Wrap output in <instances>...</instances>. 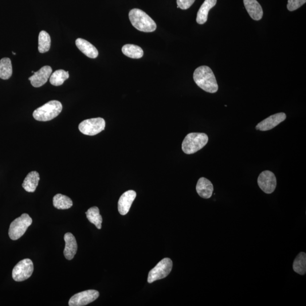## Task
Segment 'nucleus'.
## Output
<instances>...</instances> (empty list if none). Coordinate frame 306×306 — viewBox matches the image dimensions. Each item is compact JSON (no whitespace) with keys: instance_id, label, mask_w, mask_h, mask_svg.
I'll list each match as a JSON object with an SVG mask.
<instances>
[{"instance_id":"ddd939ff","label":"nucleus","mask_w":306,"mask_h":306,"mask_svg":"<svg viewBox=\"0 0 306 306\" xmlns=\"http://www.w3.org/2000/svg\"><path fill=\"white\" fill-rule=\"evenodd\" d=\"M135 191L129 190L121 196L118 202V211L121 215H126L136 198Z\"/></svg>"},{"instance_id":"dca6fc26","label":"nucleus","mask_w":306,"mask_h":306,"mask_svg":"<svg viewBox=\"0 0 306 306\" xmlns=\"http://www.w3.org/2000/svg\"><path fill=\"white\" fill-rule=\"evenodd\" d=\"M250 16L255 21H259L263 16V10L257 0H243Z\"/></svg>"},{"instance_id":"4be33fe9","label":"nucleus","mask_w":306,"mask_h":306,"mask_svg":"<svg viewBox=\"0 0 306 306\" xmlns=\"http://www.w3.org/2000/svg\"><path fill=\"white\" fill-rule=\"evenodd\" d=\"M124 55L132 58H140L144 55V51L140 47L135 45H125L123 47Z\"/></svg>"},{"instance_id":"412c9836","label":"nucleus","mask_w":306,"mask_h":306,"mask_svg":"<svg viewBox=\"0 0 306 306\" xmlns=\"http://www.w3.org/2000/svg\"><path fill=\"white\" fill-rule=\"evenodd\" d=\"M88 220L97 227L98 229H101L103 221L100 209L97 206L90 207L85 213Z\"/></svg>"},{"instance_id":"0eeeda50","label":"nucleus","mask_w":306,"mask_h":306,"mask_svg":"<svg viewBox=\"0 0 306 306\" xmlns=\"http://www.w3.org/2000/svg\"><path fill=\"white\" fill-rule=\"evenodd\" d=\"M105 120L101 117L84 120L79 124L78 128L84 135L95 136L103 131L105 128Z\"/></svg>"},{"instance_id":"7ed1b4c3","label":"nucleus","mask_w":306,"mask_h":306,"mask_svg":"<svg viewBox=\"0 0 306 306\" xmlns=\"http://www.w3.org/2000/svg\"><path fill=\"white\" fill-rule=\"evenodd\" d=\"M208 136L203 133H190L184 139L182 149L187 154H192L201 150L208 142Z\"/></svg>"},{"instance_id":"1a4fd4ad","label":"nucleus","mask_w":306,"mask_h":306,"mask_svg":"<svg viewBox=\"0 0 306 306\" xmlns=\"http://www.w3.org/2000/svg\"><path fill=\"white\" fill-rule=\"evenodd\" d=\"M100 296L96 290H88L74 294L69 301L70 306H84L95 301Z\"/></svg>"},{"instance_id":"b1692460","label":"nucleus","mask_w":306,"mask_h":306,"mask_svg":"<svg viewBox=\"0 0 306 306\" xmlns=\"http://www.w3.org/2000/svg\"><path fill=\"white\" fill-rule=\"evenodd\" d=\"M293 268L294 271L300 275H305L306 273V254L300 253L293 262Z\"/></svg>"},{"instance_id":"f8f14e48","label":"nucleus","mask_w":306,"mask_h":306,"mask_svg":"<svg viewBox=\"0 0 306 306\" xmlns=\"http://www.w3.org/2000/svg\"><path fill=\"white\" fill-rule=\"evenodd\" d=\"M52 73V69L51 66H45L37 72H34L33 75L31 76L29 80L34 87H41L48 81Z\"/></svg>"},{"instance_id":"393cba45","label":"nucleus","mask_w":306,"mask_h":306,"mask_svg":"<svg viewBox=\"0 0 306 306\" xmlns=\"http://www.w3.org/2000/svg\"><path fill=\"white\" fill-rule=\"evenodd\" d=\"M69 77L68 71L60 69L56 70L51 74L50 76V83L53 86H58L62 85L64 82Z\"/></svg>"},{"instance_id":"9b49d317","label":"nucleus","mask_w":306,"mask_h":306,"mask_svg":"<svg viewBox=\"0 0 306 306\" xmlns=\"http://www.w3.org/2000/svg\"><path fill=\"white\" fill-rule=\"evenodd\" d=\"M286 119V115L284 112L276 113L261 121L256 127L257 130L267 131L275 128Z\"/></svg>"},{"instance_id":"2eb2a0df","label":"nucleus","mask_w":306,"mask_h":306,"mask_svg":"<svg viewBox=\"0 0 306 306\" xmlns=\"http://www.w3.org/2000/svg\"><path fill=\"white\" fill-rule=\"evenodd\" d=\"M213 191V184L209 180L204 177L199 179L196 185V191L200 197L205 199H210Z\"/></svg>"},{"instance_id":"6ab92c4d","label":"nucleus","mask_w":306,"mask_h":306,"mask_svg":"<svg viewBox=\"0 0 306 306\" xmlns=\"http://www.w3.org/2000/svg\"><path fill=\"white\" fill-rule=\"evenodd\" d=\"M39 174L37 171H31L27 175L22 184V187L28 192H34L38 186Z\"/></svg>"},{"instance_id":"20e7f679","label":"nucleus","mask_w":306,"mask_h":306,"mask_svg":"<svg viewBox=\"0 0 306 306\" xmlns=\"http://www.w3.org/2000/svg\"><path fill=\"white\" fill-rule=\"evenodd\" d=\"M62 109V105L59 101H51L35 109L33 117L38 121H50L59 115Z\"/></svg>"},{"instance_id":"bb28decb","label":"nucleus","mask_w":306,"mask_h":306,"mask_svg":"<svg viewBox=\"0 0 306 306\" xmlns=\"http://www.w3.org/2000/svg\"><path fill=\"white\" fill-rule=\"evenodd\" d=\"M306 2V0H288V9L290 11L296 10L304 5Z\"/></svg>"},{"instance_id":"39448f33","label":"nucleus","mask_w":306,"mask_h":306,"mask_svg":"<svg viewBox=\"0 0 306 306\" xmlns=\"http://www.w3.org/2000/svg\"><path fill=\"white\" fill-rule=\"evenodd\" d=\"M32 223V218L26 213L23 214L21 217L15 219L10 225L9 230L10 238L13 241H16L22 237Z\"/></svg>"},{"instance_id":"4468645a","label":"nucleus","mask_w":306,"mask_h":306,"mask_svg":"<svg viewBox=\"0 0 306 306\" xmlns=\"http://www.w3.org/2000/svg\"><path fill=\"white\" fill-rule=\"evenodd\" d=\"M65 242L64 255L66 259L71 260L77 253L78 246L75 237L70 233H66L64 235Z\"/></svg>"},{"instance_id":"cd10ccee","label":"nucleus","mask_w":306,"mask_h":306,"mask_svg":"<svg viewBox=\"0 0 306 306\" xmlns=\"http://www.w3.org/2000/svg\"><path fill=\"white\" fill-rule=\"evenodd\" d=\"M195 0H177L178 8L183 10L189 9L193 5Z\"/></svg>"},{"instance_id":"6e6552de","label":"nucleus","mask_w":306,"mask_h":306,"mask_svg":"<svg viewBox=\"0 0 306 306\" xmlns=\"http://www.w3.org/2000/svg\"><path fill=\"white\" fill-rule=\"evenodd\" d=\"M34 271L33 262L29 258H25L14 266L12 277L15 281L21 282L28 279Z\"/></svg>"},{"instance_id":"423d86ee","label":"nucleus","mask_w":306,"mask_h":306,"mask_svg":"<svg viewBox=\"0 0 306 306\" xmlns=\"http://www.w3.org/2000/svg\"><path fill=\"white\" fill-rule=\"evenodd\" d=\"M172 266L173 263L170 258H163L149 272L148 278L149 283L151 284L166 277L171 272Z\"/></svg>"},{"instance_id":"5701e85b","label":"nucleus","mask_w":306,"mask_h":306,"mask_svg":"<svg viewBox=\"0 0 306 306\" xmlns=\"http://www.w3.org/2000/svg\"><path fill=\"white\" fill-rule=\"evenodd\" d=\"M12 65L9 58H3L0 60V78L7 80L12 75Z\"/></svg>"},{"instance_id":"f03ea898","label":"nucleus","mask_w":306,"mask_h":306,"mask_svg":"<svg viewBox=\"0 0 306 306\" xmlns=\"http://www.w3.org/2000/svg\"><path fill=\"white\" fill-rule=\"evenodd\" d=\"M129 20L133 27L145 33H152L156 29L154 20L144 11L139 9H133L129 13Z\"/></svg>"},{"instance_id":"9d476101","label":"nucleus","mask_w":306,"mask_h":306,"mask_svg":"<svg viewBox=\"0 0 306 306\" xmlns=\"http://www.w3.org/2000/svg\"><path fill=\"white\" fill-rule=\"evenodd\" d=\"M257 183L260 189L266 194H271L276 190L277 179L273 172L268 170L262 171L258 176Z\"/></svg>"},{"instance_id":"aec40b11","label":"nucleus","mask_w":306,"mask_h":306,"mask_svg":"<svg viewBox=\"0 0 306 306\" xmlns=\"http://www.w3.org/2000/svg\"><path fill=\"white\" fill-rule=\"evenodd\" d=\"M53 205L58 209H68L73 206V202L68 196L58 194L53 198Z\"/></svg>"},{"instance_id":"a878e982","label":"nucleus","mask_w":306,"mask_h":306,"mask_svg":"<svg viewBox=\"0 0 306 306\" xmlns=\"http://www.w3.org/2000/svg\"><path fill=\"white\" fill-rule=\"evenodd\" d=\"M51 37L45 31H42L38 37V51L42 53L48 52L51 48Z\"/></svg>"},{"instance_id":"c85d7f7f","label":"nucleus","mask_w":306,"mask_h":306,"mask_svg":"<svg viewBox=\"0 0 306 306\" xmlns=\"http://www.w3.org/2000/svg\"><path fill=\"white\" fill-rule=\"evenodd\" d=\"M13 54H14V55L15 54H16V53H14V52H13Z\"/></svg>"},{"instance_id":"f3484780","label":"nucleus","mask_w":306,"mask_h":306,"mask_svg":"<svg viewBox=\"0 0 306 306\" xmlns=\"http://www.w3.org/2000/svg\"><path fill=\"white\" fill-rule=\"evenodd\" d=\"M76 45L77 48L89 58H96L99 54L96 47L84 39L78 38L76 41Z\"/></svg>"},{"instance_id":"f257e3e1","label":"nucleus","mask_w":306,"mask_h":306,"mask_svg":"<svg viewBox=\"0 0 306 306\" xmlns=\"http://www.w3.org/2000/svg\"><path fill=\"white\" fill-rule=\"evenodd\" d=\"M194 80L196 85L204 91L215 93L218 91L216 78L211 69L207 66H201L195 70Z\"/></svg>"},{"instance_id":"a211bd4d","label":"nucleus","mask_w":306,"mask_h":306,"mask_svg":"<svg viewBox=\"0 0 306 306\" xmlns=\"http://www.w3.org/2000/svg\"><path fill=\"white\" fill-rule=\"evenodd\" d=\"M217 0H205L200 7L196 18V21L200 25H203L207 20L209 10L216 5Z\"/></svg>"}]
</instances>
